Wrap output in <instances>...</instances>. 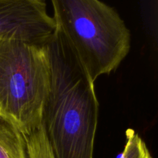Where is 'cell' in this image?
<instances>
[{"label": "cell", "mask_w": 158, "mask_h": 158, "mask_svg": "<svg viewBox=\"0 0 158 158\" xmlns=\"http://www.w3.org/2000/svg\"><path fill=\"white\" fill-rule=\"evenodd\" d=\"M56 30L46 0H0V40L45 45Z\"/></svg>", "instance_id": "277c9868"}, {"label": "cell", "mask_w": 158, "mask_h": 158, "mask_svg": "<svg viewBox=\"0 0 158 158\" xmlns=\"http://www.w3.org/2000/svg\"><path fill=\"white\" fill-rule=\"evenodd\" d=\"M46 45L51 82L43 125L53 157L93 158L99 114L94 83L58 31Z\"/></svg>", "instance_id": "6da1fadb"}, {"label": "cell", "mask_w": 158, "mask_h": 158, "mask_svg": "<svg viewBox=\"0 0 158 158\" xmlns=\"http://www.w3.org/2000/svg\"><path fill=\"white\" fill-rule=\"evenodd\" d=\"M24 138L27 158H54L43 124Z\"/></svg>", "instance_id": "8992f818"}, {"label": "cell", "mask_w": 158, "mask_h": 158, "mask_svg": "<svg viewBox=\"0 0 158 158\" xmlns=\"http://www.w3.org/2000/svg\"><path fill=\"white\" fill-rule=\"evenodd\" d=\"M58 31L93 83L115 71L131 49V32L100 0H50Z\"/></svg>", "instance_id": "7a4b0ae2"}, {"label": "cell", "mask_w": 158, "mask_h": 158, "mask_svg": "<svg viewBox=\"0 0 158 158\" xmlns=\"http://www.w3.org/2000/svg\"><path fill=\"white\" fill-rule=\"evenodd\" d=\"M0 158H27L26 140L12 123L0 118Z\"/></svg>", "instance_id": "5b68a950"}, {"label": "cell", "mask_w": 158, "mask_h": 158, "mask_svg": "<svg viewBox=\"0 0 158 158\" xmlns=\"http://www.w3.org/2000/svg\"><path fill=\"white\" fill-rule=\"evenodd\" d=\"M125 134L126 144L120 158H153L145 142L134 130L129 128Z\"/></svg>", "instance_id": "52a82bcc"}, {"label": "cell", "mask_w": 158, "mask_h": 158, "mask_svg": "<svg viewBox=\"0 0 158 158\" xmlns=\"http://www.w3.org/2000/svg\"><path fill=\"white\" fill-rule=\"evenodd\" d=\"M50 82L47 45L0 40V118L24 137L43 124Z\"/></svg>", "instance_id": "3957f363"}]
</instances>
